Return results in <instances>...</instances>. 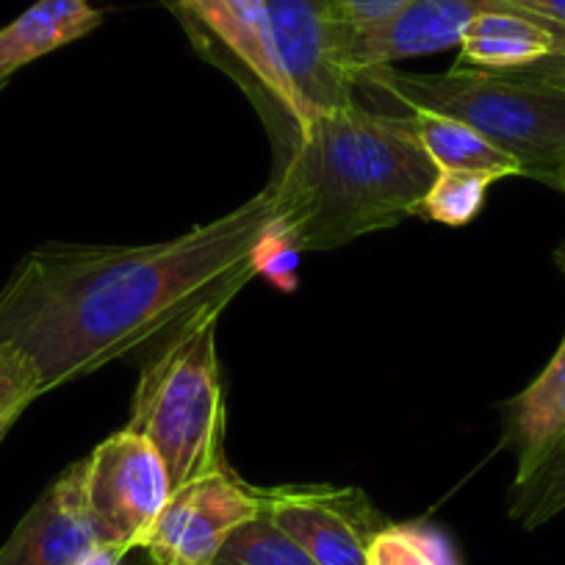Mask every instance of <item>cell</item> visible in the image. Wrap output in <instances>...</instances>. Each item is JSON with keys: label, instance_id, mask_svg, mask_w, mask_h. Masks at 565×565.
Here are the masks:
<instances>
[{"label": "cell", "instance_id": "cell-7", "mask_svg": "<svg viewBox=\"0 0 565 565\" xmlns=\"http://www.w3.org/2000/svg\"><path fill=\"white\" fill-rule=\"evenodd\" d=\"M260 513V488L222 466L172 493L141 548L156 565H214L231 532Z\"/></svg>", "mask_w": 565, "mask_h": 565}, {"label": "cell", "instance_id": "cell-26", "mask_svg": "<svg viewBox=\"0 0 565 565\" xmlns=\"http://www.w3.org/2000/svg\"><path fill=\"white\" fill-rule=\"evenodd\" d=\"M557 189L565 194V167H563V172H559V186Z\"/></svg>", "mask_w": 565, "mask_h": 565}, {"label": "cell", "instance_id": "cell-1", "mask_svg": "<svg viewBox=\"0 0 565 565\" xmlns=\"http://www.w3.org/2000/svg\"><path fill=\"white\" fill-rule=\"evenodd\" d=\"M271 186L231 214L141 247L47 242L0 289V341L29 358L42 391L86 377L225 308L277 238Z\"/></svg>", "mask_w": 565, "mask_h": 565}, {"label": "cell", "instance_id": "cell-6", "mask_svg": "<svg viewBox=\"0 0 565 565\" xmlns=\"http://www.w3.org/2000/svg\"><path fill=\"white\" fill-rule=\"evenodd\" d=\"M277 53L308 119L355 106V25L339 0H266Z\"/></svg>", "mask_w": 565, "mask_h": 565}, {"label": "cell", "instance_id": "cell-10", "mask_svg": "<svg viewBox=\"0 0 565 565\" xmlns=\"http://www.w3.org/2000/svg\"><path fill=\"white\" fill-rule=\"evenodd\" d=\"M499 7L502 0H407L385 20L355 29L352 56L358 75L369 67L460 47L471 20Z\"/></svg>", "mask_w": 565, "mask_h": 565}, {"label": "cell", "instance_id": "cell-22", "mask_svg": "<svg viewBox=\"0 0 565 565\" xmlns=\"http://www.w3.org/2000/svg\"><path fill=\"white\" fill-rule=\"evenodd\" d=\"M407 0H339L341 12L350 18V23L355 25H369L385 20L388 14H394L396 9L405 7Z\"/></svg>", "mask_w": 565, "mask_h": 565}, {"label": "cell", "instance_id": "cell-15", "mask_svg": "<svg viewBox=\"0 0 565 565\" xmlns=\"http://www.w3.org/2000/svg\"><path fill=\"white\" fill-rule=\"evenodd\" d=\"M411 117L422 148L427 150V156H430L438 170L482 172V175H491L497 181L499 178L521 175L519 161L510 159L504 150L493 148L486 136H480L460 119L424 111V108L411 111Z\"/></svg>", "mask_w": 565, "mask_h": 565}, {"label": "cell", "instance_id": "cell-18", "mask_svg": "<svg viewBox=\"0 0 565 565\" xmlns=\"http://www.w3.org/2000/svg\"><path fill=\"white\" fill-rule=\"evenodd\" d=\"M565 510V438L546 458V463L532 471L526 480L510 488V519L524 530H537Z\"/></svg>", "mask_w": 565, "mask_h": 565}, {"label": "cell", "instance_id": "cell-21", "mask_svg": "<svg viewBox=\"0 0 565 565\" xmlns=\"http://www.w3.org/2000/svg\"><path fill=\"white\" fill-rule=\"evenodd\" d=\"M504 75L565 92V53H554V56H546L541 58V62L526 64V67L519 70H504Z\"/></svg>", "mask_w": 565, "mask_h": 565}, {"label": "cell", "instance_id": "cell-3", "mask_svg": "<svg viewBox=\"0 0 565 565\" xmlns=\"http://www.w3.org/2000/svg\"><path fill=\"white\" fill-rule=\"evenodd\" d=\"M374 89L407 111L460 119L493 148L519 161L521 175L559 186L565 167V92L455 64L447 73H405L394 64L358 75V92Z\"/></svg>", "mask_w": 565, "mask_h": 565}, {"label": "cell", "instance_id": "cell-13", "mask_svg": "<svg viewBox=\"0 0 565 565\" xmlns=\"http://www.w3.org/2000/svg\"><path fill=\"white\" fill-rule=\"evenodd\" d=\"M565 53V25L526 12V9L504 3L491 12H482L471 20L460 40V67L491 70H519L535 64L541 58Z\"/></svg>", "mask_w": 565, "mask_h": 565}, {"label": "cell", "instance_id": "cell-5", "mask_svg": "<svg viewBox=\"0 0 565 565\" xmlns=\"http://www.w3.org/2000/svg\"><path fill=\"white\" fill-rule=\"evenodd\" d=\"M172 493L161 455L148 438L128 427L97 444L84 460V499L92 530L97 543L119 552L141 548Z\"/></svg>", "mask_w": 565, "mask_h": 565}, {"label": "cell", "instance_id": "cell-11", "mask_svg": "<svg viewBox=\"0 0 565 565\" xmlns=\"http://www.w3.org/2000/svg\"><path fill=\"white\" fill-rule=\"evenodd\" d=\"M97 543L84 499V460L67 466L0 548V565H73Z\"/></svg>", "mask_w": 565, "mask_h": 565}, {"label": "cell", "instance_id": "cell-2", "mask_svg": "<svg viewBox=\"0 0 565 565\" xmlns=\"http://www.w3.org/2000/svg\"><path fill=\"white\" fill-rule=\"evenodd\" d=\"M438 167L418 141L413 117L347 106L297 128V145L269 183L277 238L319 253L399 225L430 192Z\"/></svg>", "mask_w": 565, "mask_h": 565}, {"label": "cell", "instance_id": "cell-27", "mask_svg": "<svg viewBox=\"0 0 565 565\" xmlns=\"http://www.w3.org/2000/svg\"><path fill=\"white\" fill-rule=\"evenodd\" d=\"M3 438H7V433H0V444H3Z\"/></svg>", "mask_w": 565, "mask_h": 565}, {"label": "cell", "instance_id": "cell-20", "mask_svg": "<svg viewBox=\"0 0 565 565\" xmlns=\"http://www.w3.org/2000/svg\"><path fill=\"white\" fill-rule=\"evenodd\" d=\"M42 394L40 374L29 358L0 341V433L12 430L25 407Z\"/></svg>", "mask_w": 565, "mask_h": 565}, {"label": "cell", "instance_id": "cell-9", "mask_svg": "<svg viewBox=\"0 0 565 565\" xmlns=\"http://www.w3.org/2000/svg\"><path fill=\"white\" fill-rule=\"evenodd\" d=\"M178 9L189 23L220 42L297 128L308 122L306 106L282 70L266 0H178Z\"/></svg>", "mask_w": 565, "mask_h": 565}, {"label": "cell", "instance_id": "cell-4", "mask_svg": "<svg viewBox=\"0 0 565 565\" xmlns=\"http://www.w3.org/2000/svg\"><path fill=\"white\" fill-rule=\"evenodd\" d=\"M216 306L170 335L164 350L141 369L128 430L156 447L170 471L172 491L225 463V396H222Z\"/></svg>", "mask_w": 565, "mask_h": 565}, {"label": "cell", "instance_id": "cell-16", "mask_svg": "<svg viewBox=\"0 0 565 565\" xmlns=\"http://www.w3.org/2000/svg\"><path fill=\"white\" fill-rule=\"evenodd\" d=\"M214 565H317L266 513L231 532Z\"/></svg>", "mask_w": 565, "mask_h": 565}, {"label": "cell", "instance_id": "cell-17", "mask_svg": "<svg viewBox=\"0 0 565 565\" xmlns=\"http://www.w3.org/2000/svg\"><path fill=\"white\" fill-rule=\"evenodd\" d=\"M497 181L482 172H463V170H438L430 192L424 194L422 203L416 205L413 216L438 222V225L463 227L480 216L486 205L488 186Z\"/></svg>", "mask_w": 565, "mask_h": 565}, {"label": "cell", "instance_id": "cell-23", "mask_svg": "<svg viewBox=\"0 0 565 565\" xmlns=\"http://www.w3.org/2000/svg\"><path fill=\"white\" fill-rule=\"evenodd\" d=\"M510 7L526 9V12L543 14V18L554 20V23L565 25V0H504Z\"/></svg>", "mask_w": 565, "mask_h": 565}, {"label": "cell", "instance_id": "cell-19", "mask_svg": "<svg viewBox=\"0 0 565 565\" xmlns=\"http://www.w3.org/2000/svg\"><path fill=\"white\" fill-rule=\"evenodd\" d=\"M369 565H458V557L433 526L385 524L372 537Z\"/></svg>", "mask_w": 565, "mask_h": 565}, {"label": "cell", "instance_id": "cell-24", "mask_svg": "<svg viewBox=\"0 0 565 565\" xmlns=\"http://www.w3.org/2000/svg\"><path fill=\"white\" fill-rule=\"evenodd\" d=\"M125 557H128V552H119V548L106 546V543H95L73 565H125Z\"/></svg>", "mask_w": 565, "mask_h": 565}, {"label": "cell", "instance_id": "cell-28", "mask_svg": "<svg viewBox=\"0 0 565 565\" xmlns=\"http://www.w3.org/2000/svg\"><path fill=\"white\" fill-rule=\"evenodd\" d=\"M148 565H156V563H153V559H150V563H148Z\"/></svg>", "mask_w": 565, "mask_h": 565}, {"label": "cell", "instance_id": "cell-25", "mask_svg": "<svg viewBox=\"0 0 565 565\" xmlns=\"http://www.w3.org/2000/svg\"><path fill=\"white\" fill-rule=\"evenodd\" d=\"M554 264L559 266V271H565V242L554 249Z\"/></svg>", "mask_w": 565, "mask_h": 565}, {"label": "cell", "instance_id": "cell-14", "mask_svg": "<svg viewBox=\"0 0 565 565\" xmlns=\"http://www.w3.org/2000/svg\"><path fill=\"white\" fill-rule=\"evenodd\" d=\"M100 23L103 12L86 0H36L0 29V86L36 58L84 40Z\"/></svg>", "mask_w": 565, "mask_h": 565}, {"label": "cell", "instance_id": "cell-12", "mask_svg": "<svg viewBox=\"0 0 565 565\" xmlns=\"http://www.w3.org/2000/svg\"><path fill=\"white\" fill-rule=\"evenodd\" d=\"M502 413V447L513 452V482H521L541 469L565 438V335L546 369Z\"/></svg>", "mask_w": 565, "mask_h": 565}, {"label": "cell", "instance_id": "cell-8", "mask_svg": "<svg viewBox=\"0 0 565 565\" xmlns=\"http://www.w3.org/2000/svg\"><path fill=\"white\" fill-rule=\"evenodd\" d=\"M260 502L264 513L317 565H369L372 537L385 526L355 488H266Z\"/></svg>", "mask_w": 565, "mask_h": 565}]
</instances>
